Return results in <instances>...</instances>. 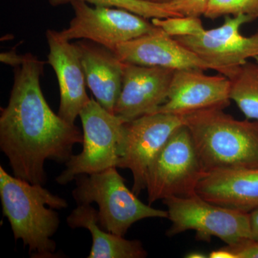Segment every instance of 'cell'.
<instances>
[{"instance_id": "cell-12", "label": "cell", "mask_w": 258, "mask_h": 258, "mask_svg": "<svg viewBox=\"0 0 258 258\" xmlns=\"http://www.w3.org/2000/svg\"><path fill=\"white\" fill-rule=\"evenodd\" d=\"M230 80L221 74L210 76L203 69L174 71L167 101L157 113L183 115L210 108H226L230 105Z\"/></svg>"}, {"instance_id": "cell-6", "label": "cell", "mask_w": 258, "mask_h": 258, "mask_svg": "<svg viewBox=\"0 0 258 258\" xmlns=\"http://www.w3.org/2000/svg\"><path fill=\"white\" fill-rule=\"evenodd\" d=\"M205 173L189 129L181 125L149 166L146 179L149 205L170 197L196 195Z\"/></svg>"}, {"instance_id": "cell-10", "label": "cell", "mask_w": 258, "mask_h": 258, "mask_svg": "<svg viewBox=\"0 0 258 258\" xmlns=\"http://www.w3.org/2000/svg\"><path fill=\"white\" fill-rule=\"evenodd\" d=\"M254 20L249 15L232 18L228 15L219 28L206 30L198 36L174 38L210 64L212 70L231 79L247 59L258 55V31L249 37L240 32L242 25Z\"/></svg>"}, {"instance_id": "cell-16", "label": "cell", "mask_w": 258, "mask_h": 258, "mask_svg": "<svg viewBox=\"0 0 258 258\" xmlns=\"http://www.w3.org/2000/svg\"><path fill=\"white\" fill-rule=\"evenodd\" d=\"M75 45L79 52L88 87L96 101L113 113L121 91L124 62L113 51L96 42L83 40Z\"/></svg>"}, {"instance_id": "cell-21", "label": "cell", "mask_w": 258, "mask_h": 258, "mask_svg": "<svg viewBox=\"0 0 258 258\" xmlns=\"http://www.w3.org/2000/svg\"><path fill=\"white\" fill-rule=\"evenodd\" d=\"M152 23L172 37L198 36L205 31L203 24L198 17H169L153 18Z\"/></svg>"}, {"instance_id": "cell-20", "label": "cell", "mask_w": 258, "mask_h": 258, "mask_svg": "<svg viewBox=\"0 0 258 258\" xmlns=\"http://www.w3.org/2000/svg\"><path fill=\"white\" fill-rule=\"evenodd\" d=\"M240 15L258 18V0H209L204 16L215 20L222 16Z\"/></svg>"}, {"instance_id": "cell-8", "label": "cell", "mask_w": 258, "mask_h": 258, "mask_svg": "<svg viewBox=\"0 0 258 258\" xmlns=\"http://www.w3.org/2000/svg\"><path fill=\"white\" fill-rule=\"evenodd\" d=\"M183 125L181 115L164 113L123 122L116 167L132 171V191L137 196L146 189L147 172L153 161L172 134Z\"/></svg>"}, {"instance_id": "cell-9", "label": "cell", "mask_w": 258, "mask_h": 258, "mask_svg": "<svg viewBox=\"0 0 258 258\" xmlns=\"http://www.w3.org/2000/svg\"><path fill=\"white\" fill-rule=\"evenodd\" d=\"M74 11L69 26L60 32L66 40H86L113 51L118 44L160 31L147 18L119 9L91 7L84 2L71 4Z\"/></svg>"}, {"instance_id": "cell-14", "label": "cell", "mask_w": 258, "mask_h": 258, "mask_svg": "<svg viewBox=\"0 0 258 258\" xmlns=\"http://www.w3.org/2000/svg\"><path fill=\"white\" fill-rule=\"evenodd\" d=\"M113 52L122 62L139 66L174 71L212 69L210 64L162 30L118 44Z\"/></svg>"}, {"instance_id": "cell-5", "label": "cell", "mask_w": 258, "mask_h": 258, "mask_svg": "<svg viewBox=\"0 0 258 258\" xmlns=\"http://www.w3.org/2000/svg\"><path fill=\"white\" fill-rule=\"evenodd\" d=\"M167 208L171 227L166 232L172 237L188 230L196 232L198 240L210 242L212 237L227 245L252 240L249 214L224 208L207 201L198 194L170 197L162 200Z\"/></svg>"}, {"instance_id": "cell-27", "label": "cell", "mask_w": 258, "mask_h": 258, "mask_svg": "<svg viewBox=\"0 0 258 258\" xmlns=\"http://www.w3.org/2000/svg\"><path fill=\"white\" fill-rule=\"evenodd\" d=\"M186 258H207L208 256L207 254L203 253L201 252H197V251H192L184 256Z\"/></svg>"}, {"instance_id": "cell-1", "label": "cell", "mask_w": 258, "mask_h": 258, "mask_svg": "<svg viewBox=\"0 0 258 258\" xmlns=\"http://www.w3.org/2000/svg\"><path fill=\"white\" fill-rule=\"evenodd\" d=\"M45 62L25 54L15 68L14 83L8 106L1 108L0 149L13 175L34 184L45 185L47 160L66 164L83 134L51 109L40 86Z\"/></svg>"}, {"instance_id": "cell-18", "label": "cell", "mask_w": 258, "mask_h": 258, "mask_svg": "<svg viewBox=\"0 0 258 258\" xmlns=\"http://www.w3.org/2000/svg\"><path fill=\"white\" fill-rule=\"evenodd\" d=\"M230 80V100L247 119L258 120V62L247 61Z\"/></svg>"}, {"instance_id": "cell-4", "label": "cell", "mask_w": 258, "mask_h": 258, "mask_svg": "<svg viewBox=\"0 0 258 258\" xmlns=\"http://www.w3.org/2000/svg\"><path fill=\"white\" fill-rule=\"evenodd\" d=\"M116 167L76 178L72 191L77 205H98V224L103 230L124 237L136 222L147 218H168L167 210L146 205L125 185Z\"/></svg>"}, {"instance_id": "cell-11", "label": "cell", "mask_w": 258, "mask_h": 258, "mask_svg": "<svg viewBox=\"0 0 258 258\" xmlns=\"http://www.w3.org/2000/svg\"><path fill=\"white\" fill-rule=\"evenodd\" d=\"M174 70L124 62L113 114L124 122L157 113L167 101Z\"/></svg>"}, {"instance_id": "cell-26", "label": "cell", "mask_w": 258, "mask_h": 258, "mask_svg": "<svg viewBox=\"0 0 258 258\" xmlns=\"http://www.w3.org/2000/svg\"><path fill=\"white\" fill-rule=\"evenodd\" d=\"M210 258H237L235 254L227 245L221 248L215 249L208 254Z\"/></svg>"}, {"instance_id": "cell-15", "label": "cell", "mask_w": 258, "mask_h": 258, "mask_svg": "<svg viewBox=\"0 0 258 258\" xmlns=\"http://www.w3.org/2000/svg\"><path fill=\"white\" fill-rule=\"evenodd\" d=\"M196 192L215 205L249 213L258 208V168L209 171Z\"/></svg>"}, {"instance_id": "cell-22", "label": "cell", "mask_w": 258, "mask_h": 258, "mask_svg": "<svg viewBox=\"0 0 258 258\" xmlns=\"http://www.w3.org/2000/svg\"><path fill=\"white\" fill-rule=\"evenodd\" d=\"M209 0H171L166 3L168 9L181 16L198 17L205 15Z\"/></svg>"}, {"instance_id": "cell-2", "label": "cell", "mask_w": 258, "mask_h": 258, "mask_svg": "<svg viewBox=\"0 0 258 258\" xmlns=\"http://www.w3.org/2000/svg\"><path fill=\"white\" fill-rule=\"evenodd\" d=\"M0 199L3 216L8 218L15 240L28 246L31 257H60L52 240L60 220L54 210L69 206L63 198L43 187L10 175L0 166Z\"/></svg>"}, {"instance_id": "cell-13", "label": "cell", "mask_w": 258, "mask_h": 258, "mask_svg": "<svg viewBox=\"0 0 258 258\" xmlns=\"http://www.w3.org/2000/svg\"><path fill=\"white\" fill-rule=\"evenodd\" d=\"M46 39L47 62L55 71L60 90L57 114L69 123H75L91 99L86 92L87 84L79 52L75 43H71L57 30H47Z\"/></svg>"}, {"instance_id": "cell-23", "label": "cell", "mask_w": 258, "mask_h": 258, "mask_svg": "<svg viewBox=\"0 0 258 258\" xmlns=\"http://www.w3.org/2000/svg\"><path fill=\"white\" fill-rule=\"evenodd\" d=\"M237 258H258V242L249 240L236 245H227Z\"/></svg>"}, {"instance_id": "cell-29", "label": "cell", "mask_w": 258, "mask_h": 258, "mask_svg": "<svg viewBox=\"0 0 258 258\" xmlns=\"http://www.w3.org/2000/svg\"><path fill=\"white\" fill-rule=\"evenodd\" d=\"M254 60H255L256 62H258V55L255 56V57H254Z\"/></svg>"}, {"instance_id": "cell-17", "label": "cell", "mask_w": 258, "mask_h": 258, "mask_svg": "<svg viewBox=\"0 0 258 258\" xmlns=\"http://www.w3.org/2000/svg\"><path fill=\"white\" fill-rule=\"evenodd\" d=\"M71 229L84 228L92 235V247L88 258H144L148 253L138 240L107 232L98 224V210L91 205H78L66 219Z\"/></svg>"}, {"instance_id": "cell-28", "label": "cell", "mask_w": 258, "mask_h": 258, "mask_svg": "<svg viewBox=\"0 0 258 258\" xmlns=\"http://www.w3.org/2000/svg\"><path fill=\"white\" fill-rule=\"evenodd\" d=\"M144 1L149 2V3H157V4H166L169 3L171 0H144Z\"/></svg>"}, {"instance_id": "cell-24", "label": "cell", "mask_w": 258, "mask_h": 258, "mask_svg": "<svg viewBox=\"0 0 258 258\" xmlns=\"http://www.w3.org/2000/svg\"><path fill=\"white\" fill-rule=\"evenodd\" d=\"M25 59V55H18L15 50L2 52L0 55V60L2 62L14 68L21 66Z\"/></svg>"}, {"instance_id": "cell-3", "label": "cell", "mask_w": 258, "mask_h": 258, "mask_svg": "<svg viewBox=\"0 0 258 258\" xmlns=\"http://www.w3.org/2000/svg\"><path fill=\"white\" fill-rule=\"evenodd\" d=\"M210 108L181 115L205 172L257 169L258 120H239Z\"/></svg>"}, {"instance_id": "cell-25", "label": "cell", "mask_w": 258, "mask_h": 258, "mask_svg": "<svg viewBox=\"0 0 258 258\" xmlns=\"http://www.w3.org/2000/svg\"><path fill=\"white\" fill-rule=\"evenodd\" d=\"M249 214L252 239V240L258 242V208Z\"/></svg>"}, {"instance_id": "cell-7", "label": "cell", "mask_w": 258, "mask_h": 258, "mask_svg": "<svg viewBox=\"0 0 258 258\" xmlns=\"http://www.w3.org/2000/svg\"><path fill=\"white\" fill-rule=\"evenodd\" d=\"M83 125L82 152L73 155L56 182L66 185L82 174L116 167L118 144L123 120L91 98L79 115ZM117 168V167H116Z\"/></svg>"}, {"instance_id": "cell-19", "label": "cell", "mask_w": 258, "mask_h": 258, "mask_svg": "<svg viewBox=\"0 0 258 258\" xmlns=\"http://www.w3.org/2000/svg\"><path fill=\"white\" fill-rule=\"evenodd\" d=\"M75 1L84 2L94 6L119 8L147 19L181 17L168 10L166 4H157L144 0H49V3L51 6L56 8L61 5L71 4Z\"/></svg>"}]
</instances>
